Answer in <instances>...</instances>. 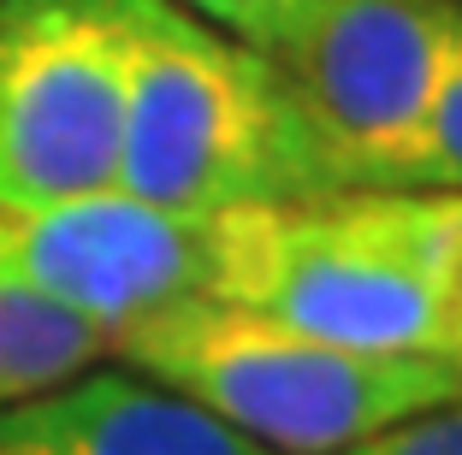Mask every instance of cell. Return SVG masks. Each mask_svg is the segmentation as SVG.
Here are the masks:
<instances>
[{
  "mask_svg": "<svg viewBox=\"0 0 462 455\" xmlns=\"http://www.w3.org/2000/svg\"><path fill=\"white\" fill-rule=\"evenodd\" d=\"M214 302L380 355L462 343V196L344 189L219 214Z\"/></svg>",
  "mask_w": 462,
  "mask_h": 455,
  "instance_id": "6da1fadb",
  "label": "cell"
},
{
  "mask_svg": "<svg viewBox=\"0 0 462 455\" xmlns=\"http://www.w3.org/2000/svg\"><path fill=\"white\" fill-rule=\"evenodd\" d=\"M125 30V136L113 189L219 219L332 196L309 124L267 54L172 0H113Z\"/></svg>",
  "mask_w": 462,
  "mask_h": 455,
  "instance_id": "7a4b0ae2",
  "label": "cell"
},
{
  "mask_svg": "<svg viewBox=\"0 0 462 455\" xmlns=\"http://www.w3.org/2000/svg\"><path fill=\"white\" fill-rule=\"evenodd\" d=\"M113 361L279 455H338L462 396L450 355H380L190 296L113 337Z\"/></svg>",
  "mask_w": 462,
  "mask_h": 455,
  "instance_id": "3957f363",
  "label": "cell"
},
{
  "mask_svg": "<svg viewBox=\"0 0 462 455\" xmlns=\"http://www.w3.org/2000/svg\"><path fill=\"white\" fill-rule=\"evenodd\" d=\"M462 0H314L261 54L309 124L332 196L403 189Z\"/></svg>",
  "mask_w": 462,
  "mask_h": 455,
  "instance_id": "277c9868",
  "label": "cell"
},
{
  "mask_svg": "<svg viewBox=\"0 0 462 455\" xmlns=\"http://www.w3.org/2000/svg\"><path fill=\"white\" fill-rule=\"evenodd\" d=\"M119 136L125 30L113 0H0V207L113 189Z\"/></svg>",
  "mask_w": 462,
  "mask_h": 455,
  "instance_id": "5b68a950",
  "label": "cell"
},
{
  "mask_svg": "<svg viewBox=\"0 0 462 455\" xmlns=\"http://www.w3.org/2000/svg\"><path fill=\"white\" fill-rule=\"evenodd\" d=\"M0 255L60 308L119 337L172 302L214 296L219 219L166 214L125 189H101L48 207H0Z\"/></svg>",
  "mask_w": 462,
  "mask_h": 455,
  "instance_id": "8992f818",
  "label": "cell"
},
{
  "mask_svg": "<svg viewBox=\"0 0 462 455\" xmlns=\"http://www.w3.org/2000/svg\"><path fill=\"white\" fill-rule=\"evenodd\" d=\"M0 455H279L190 396L131 373L89 367L71 385L0 408Z\"/></svg>",
  "mask_w": 462,
  "mask_h": 455,
  "instance_id": "52a82bcc",
  "label": "cell"
},
{
  "mask_svg": "<svg viewBox=\"0 0 462 455\" xmlns=\"http://www.w3.org/2000/svg\"><path fill=\"white\" fill-rule=\"evenodd\" d=\"M113 355V332L60 308L54 296L24 284L0 255V408L71 385Z\"/></svg>",
  "mask_w": 462,
  "mask_h": 455,
  "instance_id": "ba28073f",
  "label": "cell"
},
{
  "mask_svg": "<svg viewBox=\"0 0 462 455\" xmlns=\"http://www.w3.org/2000/svg\"><path fill=\"white\" fill-rule=\"evenodd\" d=\"M403 189L462 196V24L450 36L445 66H439V89H433L421 136H415V154L403 166Z\"/></svg>",
  "mask_w": 462,
  "mask_h": 455,
  "instance_id": "9c48e42d",
  "label": "cell"
},
{
  "mask_svg": "<svg viewBox=\"0 0 462 455\" xmlns=\"http://www.w3.org/2000/svg\"><path fill=\"white\" fill-rule=\"evenodd\" d=\"M172 6H184L190 18L214 24L219 36L244 41V48H255V54H261L267 41H279L302 13H309L314 0H172Z\"/></svg>",
  "mask_w": 462,
  "mask_h": 455,
  "instance_id": "30bf717a",
  "label": "cell"
},
{
  "mask_svg": "<svg viewBox=\"0 0 462 455\" xmlns=\"http://www.w3.org/2000/svg\"><path fill=\"white\" fill-rule=\"evenodd\" d=\"M338 455H462V396L457 402H439L427 414H409L397 426L374 432V438L350 443Z\"/></svg>",
  "mask_w": 462,
  "mask_h": 455,
  "instance_id": "8fae6325",
  "label": "cell"
},
{
  "mask_svg": "<svg viewBox=\"0 0 462 455\" xmlns=\"http://www.w3.org/2000/svg\"><path fill=\"white\" fill-rule=\"evenodd\" d=\"M445 355H450V367H457V378H462V343H457V349H445Z\"/></svg>",
  "mask_w": 462,
  "mask_h": 455,
  "instance_id": "7c38bea8",
  "label": "cell"
}]
</instances>
